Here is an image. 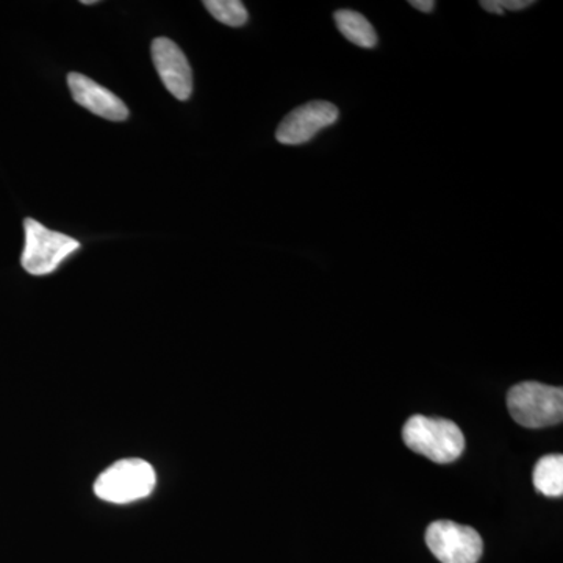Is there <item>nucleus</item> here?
<instances>
[{"label":"nucleus","instance_id":"f257e3e1","mask_svg":"<svg viewBox=\"0 0 563 563\" xmlns=\"http://www.w3.org/2000/svg\"><path fill=\"white\" fill-rule=\"evenodd\" d=\"M404 443L429 461L451 463L465 451V437L454 421L415 415L402 429Z\"/></svg>","mask_w":563,"mask_h":563},{"label":"nucleus","instance_id":"f03ea898","mask_svg":"<svg viewBox=\"0 0 563 563\" xmlns=\"http://www.w3.org/2000/svg\"><path fill=\"white\" fill-rule=\"evenodd\" d=\"M157 485L154 466L143 459H122L103 470L95 493L102 501L131 504L147 498Z\"/></svg>","mask_w":563,"mask_h":563},{"label":"nucleus","instance_id":"7ed1b4c3","mask_svg":"<svg viewBox=\"0 0 563 563\" xmlns=\"http://www.w3.org/2000/svg\"><path fill=\"white\" fill-rule=\"evenodd\" d=\"M24 235L21 265L32 276H47L57 272L66 258L80 250V243L76 239L51 231L33 218H25Z\"/></svg>","mask_w":563,"mask_h":563},{"label":"nucleus","instance_id":"20e7f679","mask_svg":"<svg viewBox=\"0 0 563 563\" xmlns=\"http://www.w3.org/2000/svg\"><path fill=\"white\" fill-rule=\"evenodd\" d=\"M507 407L515 421L529 429L561 424L563 388L540 383H521L510 388Z\"/></svg>","mask_w":563,"mask_h":563},{"label":"nucleus","instance_id":"39448f33","mask_svg":"<svg viewBox=\"0 0 563 563\" xmlns=\"http://www.w3.org/2000/svg\"><path fill=\"white\" fill-rule=\"evenodd\" d=\"M426 543L442 563H477L484 553L476 529L450 520L433 521L426 531Z\"/></svg>","mask_w":563,"mask_h":563},{"label":"nucleus","instance_id":"423d86ee","mask_svg":"<svg viewBox=\"0 0 563 563\" xmlns=\"http://www.w3.org/2000/svg\"><path fill=\"white\" fill-rule=\"evenodd\" d=\"M339 114V109L331 102L303 103L282 120L276 131V140L287 146L309 143L322 129L335 124Z\"/></svg>","mask_w":563,"mask_h":563},{"label":"nucleus","instance_id":"0eeeda50","mask_svg":"<svg viewBox=\"0 0 563 563\" xmlns=\"http://www.w3.org/2000/svg\"><path fill=\"white\" fill-rule=\"evenodd\" d=\"M152 62L166 90L179 101H188L192 92V70L180 47L169 38L154 40Z\"/></svg>","mask_w":563,"mask_h":563},{"label":"nucleus","instance_id":"6e6552de","mask_svg":"<svg viewBox=\"0 0 563 563\" xmlns=\"http://www.w3.org/2000/svg\"><path fill=\"white\" fill-rule=\"evenodd\" d=\"M68 85L74 101L91 113L98 114L103 120L125 121L129 118V109L114 92L107 90L98 81L79 73H70Z\"/></svg>","mask_w":563,"mask_h":563},{"label":"nucleus","instance_id":"1a4fd4ad","mask_svg":"<svg viewBox=\"0 0 563 563\" xmlns=\"http://www.w3.org/2000/svg\"><path fill=\"white\" fill-rule=\"evenodd\" d=\"M333 20L344 38L351 41L355 46L363 47V49L376 47L377 33L374 31L372 22L366 20L363 14L354 10H339L335 11Z\"/></svg>","mask_w":563,"mask_h":563},{"label":"nucleus","instance_id":"9d476101","mask_svg":"<svg viewBox=\"0 0 563 563\" xmlns=\"http://www.w3.org/2000/svg\"><path fill=\"white\" fill-rule=\"evenodd\" d=\"M533 487L548 498H561L563 495V455H544L537 462L532 474Z\"/></svg>","mask_w":563,"mask_h":563},{"label":"nucleus","instance_id":"9b49d317","mask_svg":"<svg viewBox=\"0 0 563 563\" xmlns=\"http://www.w3.org/2000/svg\"><path fill=\"white\" fill-rule=\"evenodd\" d=\"M203 7L214 20L229 27H243L250 20L246 7L240 0H206Z\"/></svg>","mask_w":563,"mask_h":563},{"label":"nucleus","instance_id":"f8f14e48","mask_svg":"<svg viewBox=\"0 0 563 563\" xmlns=\"http://www.w3.org/2000/svg\"><path fill=\"white\" fill-rule=\"evenodd\" d=\"M503 11H520L533 5L531 0H496Z\"/></svg>","mask_w":563,"mask_h":563},{"label":"nucleus","instance_id":"ddd939ff","mask_svg":"<svg viewBox=\"0 0 563 563\" xmlns=\"http://www.w3.org/2000/svg\"><path fill=\"white\" fill-rule=\"evenodd\" d=\"M409 3L413 9L422 11V13H431V11H433V7H435V2H433V0H410Z\"/></svg>","mask_w":563,"mask_h":563},{"label":"nucleus","instance_id":"4468645a","mask_svg":"<svg viewBox=\"0 0 563 563\" xmlns=\"http://www.w3.org/2000/svg\"><path fill=\"white\" fill-rule=\"evenodd\" d=\"M481 7H483V9L485 11H488V13H493V14H503L504 13V11L501 9H499L498 3H496V0H483V2H481Z\"/></svg>","mask_w":563,"mask_h":563},{"label":"nucleus","instance_id":"2eb2a0df","mask_svg":"<svg viewBox=\"0 0 563 563\" xmlns=\"http://www.w3.org/2000/svg\"><path fill=\"white\" fill-rule=\"evenodd\" d=\"M81 3H84V5H95L96 2L95 0H84Z\"/></svg>","mask_w":563,"mask_h":563}]
</instances>
